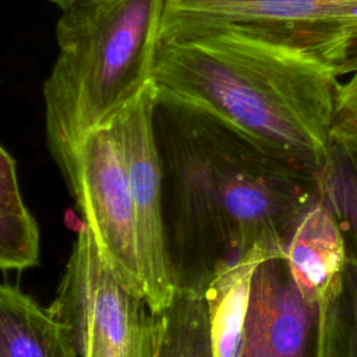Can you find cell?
Masks as SVG:
<instances>
[{
  "instance_id": "6da1fadb",
  "label": "cell",
  "mask_w": 357,
  "mask_h": 357,
  "mask_svg": "<svg viewBox=\"0 0 357 357\" xmlns=\"http://www.w3.org/2000/svg\"><path fill=\"white\" fill-rule=\"evenodd\" d=\"M153 123L174 287L204 294L244 258L286 255L296 226L321 198L318 172L159 92Z\"/></svg>"
},
{
  "instance_id": "7a4b0ae2",
  "label": "cell",
  "mask_w": 357,
  "mask_h": 357,
  "mask_svg": "<svg viewBox=\"0 0 357 357\" xmlns=\"http://www.w3.org/2000/svg\"><path fill=\"white\" fill-rule=\"evenodd\" d=\"M337 77L319 60L236 29L162 40L153 82L259 146L319 172L331 142Z\"/></svg>"
},
{
  "instance_id": "3957f363",
  "label": "cell",
  "mask_w": 357,
  "mask_h": 357,
  "mask_svg": "<svg viewBox=\"0 0 357 357\" xmlns=\"http://www.w3.org/2000/svg\"><path fill=\"white\" fill-rule=\"evenodd\" d=\"M166 0H81L56 25L43 84L50 153L63 177L78 142L109 126L153 81Z\"/></svg>"
},
{
  "instance_id": "277c9868",
  "label": "cell",
  "mask_w": 357,
  "mask_h": 357,
  "mask_svg": "<svg viewBox=\"0 0 357 357\" xmlns=\"http://www.w3.org/2000/svg\"><path fill=\"white\" fill-rule=\"evenodd\" d=\"M218 29L297 49L333 73L357 43V0H166L162 40Z\"/></svg>"
},
{
  "instance_id": "5b68a950",
  "label": "cell",
  "mask_w": 357,
  "mask_h": 357,
  "mask_svg": "<svg viewBox=\"0 0 357 357\" xmlns=\"http://www.w3.org/2000/svg\"><path fill=\"white\" fill-rule=\"evenodd\" d=\"M49 311L66 326L77 357H153V311L105 266L85 223Z\"/></svg>"
},
{
  "instance_id": "8992f818",
  "label": "cell",
  "mask_w": 357,
  "mask_h": 357,
  "mask_svg": "<svg viewBox=\"0 0 357 357\" xmlns=\"http://www.w3.org/2000/svg\"><path fill=\"white\" fill-rule=\"evenodd\" d=\"M64 180L105 266L127 290L145 298L134 205L113 123L78 142Z\"/></svg>"
},
{
  "instance_id": "52a82bcc",
  "label": "cell",
  "mask_w": 357,
  "mask_h": 357,
  "mask_svg": "<svg viewBox=\"0 0 357 357\" xmlns=\"http://www.w3.org/2000/svg\"><path fill=\"white\" fill-rule=\"evenodd\" d=\"M156 96L152 81L113 121L134 205L144 297L152 311L167 305L176 291L163 220L162 166L153 123Z\"/></svg>"
},
{
  "instance_id": "ba28073f",
  "label": "cell",
  "mask_w": 357,
  "mask_h": 357,
  "mask_svg": "<svg viewBox=\"0 0 357 357\" xmlns=\"http://www.w3.org/2000/svg\"><path fill=\"white\" fill-rule=\"evenodd\" d=\"M319 304L304 298L286 255L254 271L240 357H318Z\"/></svg>"
},
{
  "instance_id": "9c48e42d",
  "label": "cell",
  "mask_w": 357,
  "mask_h": 357,
  "mask_svg": "<svg viewBox=\"0 0 357 357\" xmlns=\"http://www.w3.org/2000/svg\"><path fill=\"white\" fill-rule=\"evenodd\" d=\"M337 222L322 198L301 218L286 250L294 283L305 300L319 304L346 262Z\"/></svg>"
},
{
  "instance_id": "30bf717a",
  "label": "cell",
  "mask_w": 357,
  "mask_h": 357,
  "mask_svg": "<svg viewBox=\"0 0 357 357\" xmlns=\"http://www.w3.org/2000/svg\"><path fill=\"white\" fill-rule=\"evenodd\" d=\"M0 357H77L66 326L15 286L0 283Z\"/></svg>"
},
{
  "instance_id": "8fae6325",
  "label": "cell",
  "mask_w": 357,
  "mask_h": 357,
  "mask_svg": "<svg viewBox=\"0 0 357 357\" xmlns=\"http://www.w3.org/2000/svg\"><path fill=\"white\" fill-rule=\"evenodd\" d=\"M266 258L251 255L219 272L204 297L208 305L213 357H240L248 311L251 279Z\"/></svg>"
},
{
  "instance_id": "7c38bea8",
  "label": "cell",
  "mask_w": 357,
  "mask_h": 357,
  "mask_svg": "<svg viewBox=\"0 0 357 357\" xmlns=\"http://www.w3.org/2000/svg\"><path fill=\"white\" fill-rule=\"evenodd\" d=\"M155 314L153 357H213L204 294L176 289Z\"/></svg>"
},
{
  "instance_id": "4fadbf2b",
  "label": "cell",
  "mask_w": 357,
  "mask_h": 357,
  "mask_svg": "<svg viewBox=\"0 0 357 357\" xmlns=\"http://www.w3.org/2000/svg\"><path fill=\"white\" fill-rule=\"evenodd\" d=\"M318 178L321 198L337 222L346 255L357 265V144L331 138Z\"/></svg>"
},
{
  "instance_id": "5bb4252c",
  "label": "cell",
  "mask_w": 357,
  "mask_h": 357,
  "mask_svg": "<svg viewBox=\"0 0 357 357\" xmlns=\"http://www.w3.org/2000/svg\"><path fill=\"white\" fill-rule=\"evenodd\" d=\"M318 357H357V265L349 257L319 301Z\"/></svg>"
},
{
  "instance_id": "9a60e30c",
  "label": "cell",
  "mask_w": 357,
  "mask_h": 357,
  "mask_svg": "<svg viewBox=\"0 0 357 357\" xmlns=\"http://www.w3.org/2000/svg\"><path fill=\"white\" fill-rule=\"evenodd\" d=\"M39 261V230L31 216L0 212V269L24 271Z\"/></svg>"
},
{
  "instance_id": "2e32d148",
  "label": "cell",
  "mask_w": 357,
  "mask_h": 357,
  "mask_svg": "<svg viewBox=\"0 0 357 357\" xmlns=\"http://www.w3.org/2000/svg\"><path fill=\"white\" fill-rule=\"evenodd\" d=\"M346 77L336 82L331 138L357 144V71Z\"/></svg>"
},
{
  "instance_id": "e0dca14e",
  "label": "cell",
  "mask_w": 357,
  "mask_h": 357,
  "mask_svg": "<svg viewBox=\"0 0 357 357\" xmlns=\"http://www.w3.org/2000/svg\"><path fill=\"white\" fill-rule=\"evenodd\" d=\"M0 212L10 216H31L20 190L15 160L0 145Z\"/></svg>"
},
{
  "instance_id": "ac0fdd59",
  "label": "cell",
  "mask_w": 357,
  "mask_h": 357,
  "mask_svg": "<svg viewBox=\"0 0 357 357\" xmlns=\"http://www.w3.org/2000/svg\"><path fill=\"white\" fill-rule=\"evenodd\" d=\"M353 71H357V43L353 47V50L350 52V54L347 56V59L343 63H340L335 68L333 73H335V75L337 78H340V77H344V75H347V74H350Z\"/></svg>"
},
{
  "instance_id": "d6986e66",
  "label": "cell",
  "mask_w": 357,
  "mask_h": 357,
  "mask_svg": "<svg viewBox=\"0 0 357 357\" xmlns=\"http://www.w3.org/2000/svg\"><path fill=\"white\" fill-rule=\"evenodd\" d=\"M47 1L52 3V4H54L56 7H59L60 10H64V8H67V7H70V6L75 4V3H78V1H81V0H47Z\"/></svg>"
}]
</instances>
